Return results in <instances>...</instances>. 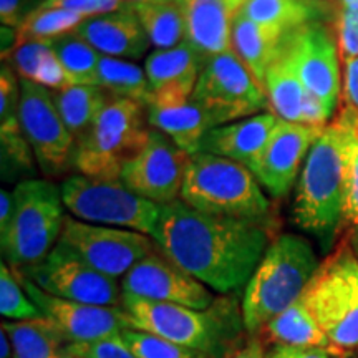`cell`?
<instances>
[{
    "label": "cell",
    "instance_id": "31",
    "mask_svg": "<svg viewBox=\"0 0 358 358\" xmlns=\"http://www.w3.org/2000/svg\"><path fill=\"white\" fill-rule=\"evenodd\" d=\"M98 87L105 90L110 96L136 101L145 108L150 101L146 71L123 58L101 55L98 65Z\"/></svg>",
    "mask_w": 358,
    "mask_h": 358
},
{
    "label": "cell",
    "instance_id": "3",
    "mask_svg": "<svg viewBox=\"0 0 358 358\" xmlns=\"http://www.w3.org/2000/svg\"><path fill=\"white\" fill-rule=\"evenodd\" d=\"M122 307L128 313L129 329L159 335L209 358H226L245 330L243 312L229 297L216 299L209 308L198 310L123 294Z\"/></svg>",
    "mask_w": 358,
    "mask_h": 358
},
{
    "label": "cell",
    "instance_id": "51",
    "mask_svg": "<svg viewBox=\"0 0 358 358\" xmlns=\"http://www.w3.org/2000/svg\"><path fill=\"white\" fill-rule=\"evenodd\" d=\"M164 2H176V3H181L182 0H164Z\"/></svg>",
    "mask_w": 358,
    "mask_h": 358
},
{
    "label": "cell",
    "instance_id": "18",
    "mask_svg": "<svg viewBox=\"0 0 358 358\" xmlns=\"http://www.w3.org/2000/svg\"><path fill=\"white\" fill-rule=\"evenodd\" d=\"M325 127L290 123L279 120L262 155L254 164L252 173L259 185L272 198H284L297 181L299 171L306 163L313 143L320 138Z\"/></svg>",
    "mask_w": 358,
    "mask_h": 358
},
{
    "label": "cell",
    "instance_id": "50",
    "mask_svg": "<svg viewBox=\"0 0 358 358\" xmlns=\"http://www.w3.org/2000/svg\"><path fill=\"white\" fill-rule=\"evenodd\" d=\"M342 358H357V357L352 355V353H345V355H343Z\"/></svg>",
    "mask_w": 358,
    "mask_h": 358
},
{
    "label": "cell",
    "instance_id": "6",
    "mask_svg": "<svg viewBox=\"0 0 358 358\" xmlns=\"http://www.w3.org/2000/svg\"><path fill=\"white\" fill-rule=\"evenodd\" d=\"M13 216L0 236L2 252L12 268L35 266L58 244L65 224L60 187L50 181L29 179L13 189Z\"/></svg>",
    "mask_w": 358,
    "mask_h": 358
},
{
    "label": "cell",
    "instance_id": "17",
    "mask_svg": "<svg viewBox=\"0 0 358 358\" xmlns=\"http://www.w3.org/2000/svg\"><path fill=\"white\" fill-rule=\"evenodd\" d=\"M123 294L146 301L166 302L206 310L216 302L208 285L187 274L185 268L156 249L134 266L122 279Z\"/></svg>",
    "mask_w": 358,
    "mask_h": 358
},
{
    "label": "cell",
    "instance_id": "28",
    "mask_svg": "<svg viewBox=\"0 0 358 358\" xmlns=\"http://www.w3.org/2000/svg\"><path fill=\"white\" fill-rule=\"evenodd\" d=\"M50 93L75 143H80L87 136L103 108L111 100L105 90L95 85H70L62 90H50Z\"/></svg>",
    "mask_w": 358,
    "mask_h": 358
},
{
    "label": "cell",
    "instance_id": "19",
    "mask_svg": "<svg viewBox=\"0 0 358 358\" xmlns=\"http://www.w3.org/2000/svg\"><path fill=\"white\" fill-rule=\"evenodd\" d=\"M204 62L182 42L168 50H155L145 62L150 83V103H171L187 100L194 93Z\"/></svg>",
    "mask_w": 358,
    "mask_h": 358
},
{
    "label": "cell",
    "instance_id": "20",
    "mask_svg": "<svg viewBox=\"0 0 358 358\" xmlns=\"http://www.w3.org/2000/svg\"><path fill=\"white\" fill-rule=\"evenodd\" d=\"M245 0H182L187 42L206 64L231 52V29Z\"/></svg>",
    "mask_w": 358,
    "mask_h": 358
},
{
    "label": "cell",
    "instance_id": "2",
    "mask_svg": "<svg viewBox=\"0 0 358 358\" xmlns=\"http://www.w3.org/2000/svg\"><path fill=\"white\" fill-rule=\"evenodd\" d=\"M357 116L347 105L327 124L308 151L295 186L294 222L315 236L324 249L334 244L345 222L348 159Z\"/></svg>",
    "mask_w": 358,
    "mask_h": 358
},
{
    "label": "cell",
    "instance_id": "29",
    "mask_svg": "<svg viewBox=\"0 0 358 358\" xmlns=\"http://www.w3.org/2000/svg\"><path fill=\"white\" fill-rule=\"evenodd\" d=\"M327 6L312 0H245L241 12L261 25L289 30L308 22H320Z\"/></svg>",
    "mask_w": 358,
    "mask_h": 358
},
{
    "label": "cell",
    "instance_id": "44",
    "mask_svg": "<svg viewBox=\"0 0 358 358\" xmlns=\"http://www.w3.org/2000/svg\"><path fill=\"white\" fill-rule=\"evenodd\" d=\"M13 208H15L13 192L2 189V192H0V236L7 231L8 224L12 221Z\"/></svg>",
    "mask_w": 358,
    "mask_h": 358
},
{
    "label": "cell",
    "instance_id": "22",
    "mask_svg": "<svg viewBox=\"0 0 358 358\" xmlns=\"http://www.w3.org/2000/svg\"><path fill=\"white\" fill-rule=\"evenodd\" d=\"M75 34L101 55L123 60L140 58L151 47L150 38L131 6L123 10L87 19Z\"/></svg>",
    "mask_w": 358,
    "mask_h": 358
},
{
    "label": "cell",
    "instance_id": "45",
    "mask_svg": "<svg viewBox=\"0 0 358 358\" xmlns=\"http://www.w3.org/2000/svg\"><path fill=\"white\" fill-rule=\"evenodd\" d=\"M77 2H83V0H43L42 3H40V7H45V8H50V7H65V6H70V3H77Z\"/></svg>",
    "mask_w": 358,
    "mask_h": 358
},
{
    "label": "cell",
    "instance_id": "40",
    "mask_svg": "<svg viewBox=\"0 0 358 358\" xmlns=\"http://www.w3.org/2000/svg\"><path fill=\"white\" fill-rule=\"evenodd\" d=\"M34 0H0V20L3 27L19 29L29 13L35 10Z\"/></svg>",
    "mask_w": 358,
    "mask_h": 358
},
{
    "label": "cell",
    "instance_id": "41",
    "mask_svg": "<svg viewBox=\"0 0 358 358\" xmlns=\"http://www.w3.org/2000/svg\"><path fill=\"white\" fill-rule=\"evenodd\" d=\"M338 352L325 350V348H303L290 345H275L271 348L266 358H334Z\"/></svg>",
    "mask_w": 358,
    "mask_h": 358
},
{
    "label": "cell",
    "instance_id": "26",
    "mask_svg": "<svg viewBox=\"0 0 358 358\" xmlns=\"http://www.w3.org/2000/svg\"><path fill=\"white\" fill-rule=\"evenodd\" d=\"M262 334L271 342H275V345L325 348V350L342 353V350L335 348L329 337L322 332L303 295L297 302L279 313L275 319L268 322L262 329Z\"/></svg>",
    "mask_w": 358,
    "mask_h": 358
},
{
    "label": "cell",
    "instance_id": "1",
    "mask_svg": "<svg viewBox=\"0 0 358 358\" xmlns=\"http://www.w3.org/2000/svg\"><path fill=\"white\" fill-rule=\"evenodd\" d=\"M151 237L164 256L219 294L248 285L268 248L264 222L213 216L181 199L161 206Z\"/></svg>",
    "mask_w": 358,
    "mask_h": 358
},
{
    "label": "cell",
    "instance_id": "32",
    "mask_svg": "<svg viewBox=\"0 0 358 358\" xmlns=\"http://www.w3.org/2000/svg\"><path fill=\"white\" fill-rule=\"evenodd\" d=\"M52 48L69 75L71 85L98 87V65L101 53L77 34H66L52 40Z\"/></svg>",
    "mask_w": 358,
    "mask_h": 358
},
{
    "label": "cell",
    "instance_id": "13",
    "mask_svg": "<svg viewBox=\"0 0 358 358\" xmlns=\"http://www.w3.org/2000/svg\"><path fill=\"white\" fill-rule=\"evenodd\" d=\"M58 243L105 275L124 277L141 259L156 249L151 236L118 227L98 226L66 217Z\"/></svg>",
    "mask_w": 358,
    "mask_h": 358
},
{
    "label": "cell",
    "instance_id": "25",
    "mask_svg": "<svg viewBox=\"0 0 358 358\" xmlns=\"http://www.w3.org/2000/svg\"><path fill=\"white\" fill-rule=\"evenodd\" d=\"M264 90H266L268 105L274 108V115L284 122L303 124V111H306L310 93L303 87L292 58L285 50L284 40H282L279 55L268 66L266 78H264Z\"/></svg>",
    "mask_w": 358,
    "mask_h": 358
},
{
    "label": "cell",
    "instance_id": "10",
    "mask_svg": "<svg viewBox=\"0 0 358 358\" xmlns=\"http://www.w3.org/2000/svg\"><path fill=\"white\" fill-rule=\"evenodd\" d=\"M192 100L209 111L216 127L261 115L268 105L266 90L232 50L206 62Z\"/></svg>",
    "mask_w": 358,
    "mask_h": 358
},
{
    "label": "cell",
    "instance_id": "5",
    "mask_svg": "<svg viewBox=\"0 0 358 358\" xmlns=\"http://www.w3.org/2000/svg\"><path fill=\"white\" fill-rule=\"evenodd\" d=\"M179 199L213 216L264 224L271 216V201L254 173L244 164L208 153L189 156Z\"/></svg>",
    "mask_w": 358,
    "mask_h": 358
},
{
    "label": "cell",
    "instance_id": "47",
    "mask_svg": "<svg viewBox=\"0 0 358 358\" xmlns=\"http://www.w3.org/2000/svg\"><path fill=\"white\" fill-rule=\"evenodd\" d=\"M350 244H352V248H353V250H355V254H357V257H358V231H353L352 232Z\"/></svg>",
    "mask_w": 358,
    "mask_h": 358
},
{
    "label": "cell",
    "instance_id": "14",
    "mask_svg": "<svg viewBox=\"0 0 358 358\" xmlns=\"http://www.w3.org/2000/svg\"><path fill=\"white\" fill-rule=\"evenodd\" d=\"M284 47L307 92L334 115L342 92V75L332 30L322 22H308L284 35Z\"/></svg>",
    "mask_w": 358,
    "mask_h": 358
},
{
    "label": "cell",
    "instance_id": "30",
    "mask_svg": "<svg viewBox=\"0 0 358 358\" xmlns=\"http://www.w3.org/2000/svg\"><path fill=\"white\" fill-rule=\"evenodd\" d=\"M131 7L156 50H168L185 42L186 22L181 3H131Z\"/></svg>",
    "mask_w": 358,
    "mask_h": 358
},
{
    "label": "cell",
    "instance_id": "15",
    "mask_svg": "<svg viewBox=\"0 0 358 358\" xmlns=\"http://www.w3.org/2000/svg\"><path fill=\"white\" fill-rule=\"evenodd\" d=\"M189 156L171 138L151 128L146 146L123 168L120 181L143 199L169 204L181 198Z\"/></svg>",
    "mask_w": 358,
    "mask_h": 358
},
{
    "label": "cell",
    "instance_id": "11",
    "mask_svg": "<svg viewBox=\"0 0 358 358\" xmlns=\"http://www.w3.org/2000/svg\"><path fill=\"white\" fill-rule=\"evenodd\" d=\"M13 271L53 297L90 306L122 307L123 290L118 279L93 268L60 243L40 264Z\"/></svg>",
    "mask_w": 358,
    "mask_h": 358
},
{
    "label": "cell",
    "instance_id": "27",
    "mask_svg": "<svg viewBox=\"0 0 358 358\" xmlns=\"http://www.w3.org/2000/svg\"><path fill=\"white\" fill-rule=\"evenodd\" d=\"M2 329L12 342L13 358H77L73 343L47 319L3 322Z\"/></svg>",
    "mask_w": 358,
    "mask_h": 358
},
{
    "label": "cell",
    "instance_id": "21",
    "mask_svg": "<svg viewBox=\"0 0 358 358\" xmlns=\"http://www.w3.org/2000/svg\"><path fill=\"white\" fill-rule=\"evenodd\" d=\"M279 120L274 113H261L213 128L201 143L199 153L232 159L252 171Z\"/></svg>",
    "mask_w": 358,
    "mask_h": 358
},
{
    "label": "cell",
    "instance_id": "46",
    "mask_svg": "<svg viewBox=\"0 0 358 358\" xmlns=\"http://www.w3.org/2000/svg\"><path fill=\"white\" fill-rule=\"evenodd\" d=\"M338 10H358V0H338Z\"/></svg>",
    "mask_w": 358,
    "mask_h": 358
},
{
    "label": "cell",
    "instance_id": "48",
    "mask_svg": "<svg viewBox=\"0 0 358 358\" xmlns=\"http://www.w3.org/2000/svg\"><path fill=\"white\" fill-rule=\"evenodd\" d=\"M128 3H155V2H164V0H124Z\"/></svg>",
    "mask_w": 358,
    "mask_h": 358
},
{
    "label": "cell",
    "instance_id": "43",
    "mask_svg": "<svg viewBox=\"0 0 358 358\" xmlns=\"http://www.w3.org/2000/svg\"><path fill=\"white\" fill-rule=\"evenodd\" d=\"M226 358H266V353H264L261 340L250 338L241 347L231 350Z\"/></svg>",
    "mask_w": 358,
    "mask_h": 358
},
{
    "label": "cell",
    "instance_id": "24",
    "mask_svg": "<svg viewBox=\"0 0 358 358\" xmlns=\"http://www.w3.org/2000/svg\"><path fill=\"white\" fill-rule=\"evenodd\" d=\"M285 30L261 25L237 12L231 29V50L264 87L268 66L279 55Z\"/></svg>",
    "mask_w": 358,
    "mask_h": 358
},
{
    "label": "cell",
    "instance_id": "42",
    "mask_svg": "<svg viewBox=\"0 0 358 358\" xmlns=\"http://www.w3.org/2000/svg\"><path fill=\"white\" fill-rule=\"evenodd\" d=\"M343 93H345L347 105L352 106V108L358 113V57L345 62Z\"/></svg>",
    "mask_w": 358,
    "mask_h": 358
},
{
    "label": "cell",
    "instance_id": "38",
    "mask_svg": "<svg viewBox=\"0 0 358 358\" xmlns=\"http://www.w3.org/2000/svg\"><path fill=\"white\" fill-rule=\"evenodd\" d=\"M337 43L343 64L358 57V10H338Z\"/></svg>",
    "mask_w": 358,
    "mask_h": 358
},
{
    "label": "cell",
    "instance_id": "39",
    "mask_svg": "<svg viewBox=\"0 0 358 358\" xmlns=\"http://www.w3.org/2000/svg\"><path fill=\"white\" fill-rule=\"evenodd\" d=\"M345 222L350 224L353 231H358V116L353 128L350 159H348Z\"/></svg>",
    "mask_w": 358,
    "mask_h": 358
},
{
    "label": "cell",
    "instance_id": "36",
    "mask_svg": "<svg viewBox=\"0 0 358 358\" xmlns=\"http://www.w3.org/2000/svg\"><path fill=\"white\" fill-rule=\"evenodd\" d=\"M52 52V40H30L13 48L12 64L20 78L34 82L40 65Z\"/></svg>",
    "mask_w": 358,
    "mask_h": 358
},
{
    "label": "cell",
    "instance_id": "37",
    "mask_svg": "<svg viewBox=\"0 0 358 358\" xmlns=\"http://www.w3.org/2000/svg\"><path fill=\"white\" fill-rule=\"evenodd\" d=\"M71 348L77 358H140L124 343L122 335L90 343H73Z\"/></svg>",
    "mask_w": 358,
    "mask_h": 358
},
{
    "label": "cell",
    "instance_id": "23",
    "mask_svg": "<svg viewBox=\"0 0 358 358\" xmlns=\"http://www.w3.org/2000/svg\"><path fill=\"white\" fill-rule=\"evenodd\" d=\"M146 118L151 128L171 138L187 155L199 153L204 136L216 128L209 111L192 96L171 103H150Z\"/></svg>",
    "mask_w": 358,
    "mask_h": 358
},
{
    "label": "cell",
    "instance_id": "49",
    "mask_svg": "<svg viewBox=\"0 0 358 358\" xmlns=\"http://www.w3.org/2000/svg\"><path fill=\"white\" fill-rule=\"evenodd\" d=\"M312 2L322 3V6H327V7H329L330 3H337V6H338V0H312Z\"/></svg>",
    "mask_w": 358,
    "mask_h": 358
},
{
    "label": "cell",
    "instance_id": "4",
    "mask_svg": "<svg viewBox=\"0 0 358 358\" xmlns=\"http://www.w3.org/2000/svg\"><path fill=\"white\" fill-rule=\"evenodd\" d=\"M319 267L315 250L303 237L282 234L272 241L245 285L241 306L244 329L250 335L261 334L302 297Z\"/></svg>",
    "mask_w": 358,
    "mask_h": 358
},
{
    "label": "cell",
    "instance_id": "9",
    "mask_svg": "<svg viewBox=\"0 0 358 358\" xmlns=\"http://www.w3.org/2000/svg\"><path fill=\"white\" fill-rule=\"evenodd\" d=\"M65 208L75 219L98 226L153 234L161 206L143 199L120 179L69 176L60 186Z\"/></svg>",
    "mask_w": 358,
    "mask_h": 358
},
{
    "label": "cell",
    "instance_id": "35",
    "mask_svg": "<svg viewBox=\"0 0 358 358\" xmlns=\"http://www.w3.org/2000/svg\"><path fill=\"white\" fill-rule=\"evenodd\" d=\"M122 338L140 358H209L204 353L143 330L127 329L122 332Z\"/></svg>",
    "mask_w": 358,
    "mask_h": 358
},
{
    "label": "cell",
    "instance_id": "33",
    "mask_svg": "<svg viewBox=\"0 0 358 358\" xmlns=\"http://www.w3.org/2000/svg\"><path fill=\"white\" fill-rule=\"evenodd\" d=\"M85 20L87 17L70 8L37 6L17 29V45L30 40H53L62 35L73 34Z\"/></svg>",
    "mask_w": 358,
    "mask_h": 358
},
{
    "label": "cell",
    "instance_id": "7",
    "mask_svg": "<svg viewBox=\"0 0 358 358\" xmlns=\"http://www.w3.org/2000/svg\"><path fill=\"white\" fill-rule=\"evenodd\" d=\"M145 110L136 101L111 96L90 133L77 143L73 168L88 178L120 179L150 138Z\"/></svg>",
    "mask_w": 358,
    "mask_h": 358
},
{
    "label": "cell",
    "instance_id": "34",
    "mask_svg": "<svg viewBox=\"0 0 358 358\" xmlns=\"http://www.w3.org/2000/svg\"><path fill=\"white\" fill-rule=\"evenodd\" d=\"M0 313L8 322H24L43 317L22 287L19 277L6 262L0 266Z\"/></svg>",
    "mask_w": 358,
    "mask_h": 358
},
{
    "label": "cell",
    "instance_id": "12",
    "mask_svg": "<svg viewBox=\"0 0 358 358\" xmlns=\"http://www.w3.org/2000/svg\"><path fill=\"white\" fill-rule=\"evenodd\" d=\"M19 120L45 176H62L73 166L77 143L58 113L50 90L20 78Z\"/></svg>",
    "mask_w": 358,
    "mask_h": 358
},
{
    "label": "cell",
    "instance_id": "16",
    "mask_svg": "<svg viewBox=\"0 0 358 358\" xmlns=\"http://www.w3.org/2000/svg\"><path fill=\"white\" fill-rule=\"evenodd\" d=\"M15 275L19 277L27 295L42 312L43 319L50 322L71 343H90L116 337L129 329L128 313L123 307H100L65 301L43 292L19 272H15Z\"/></svg>",
    "mask_w": 358,
    "mask_h": 358
},
{
    "label": "cell",
    "instance_id": "8",
    "mask_svg": "<svg viewBox=\"0 0 358 358\" xmlns=\"http://www.w3.org/2000/svg\"><path fill=\"white\" fill-rule=\"evenodd\" d=\"M303 299L335 348L358 347V257L352 244L320 264Z\"/></svg>",
    "mask_w": 358,
    "mask_h": 358
}]
</instances>
